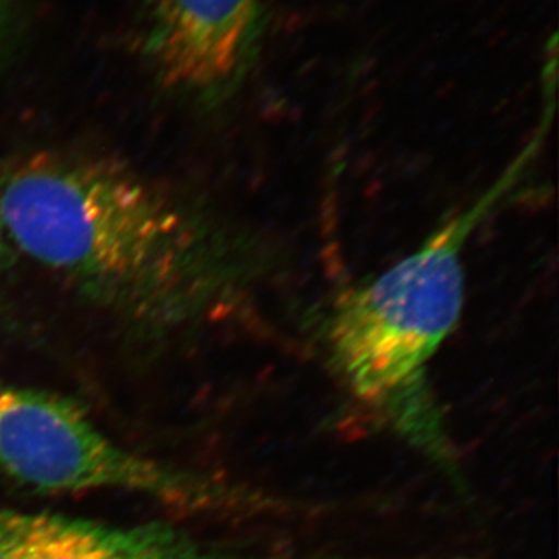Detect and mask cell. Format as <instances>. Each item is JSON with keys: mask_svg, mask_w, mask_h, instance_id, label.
Listing matches in <instances>:
<instances>
[{"mask_svg": "<svg viewBox=\"0 0 559 559\" xmlns=\"http://www.w3.org/2000/svg\"><path fill=\"white\" fill-rule=\"evenodd\" d=\"M261 31L260 0H150L151 60L168 86H223L245 68Z\"/></svg>", "mask_w": 559, "mask_h": 559, "instance_id": "277c9868", "label": "cell"}, {"mask_svg": "<svg viewBox=\"0 0 559 559\" xmlns=\"http://www.w3.org/2000/svg\"><path fill=\"white\" fill-rule=\"evenodd\" d=\"M0 473L46 492L121 491L210 510L218 485L110 439L73 401L0 381Z\"/></svg>", "mask_w": 559, "mask_h": 559, "instance_id": "3957f363", "label": "cell"}, {"mask_svg": "<svg viewBox=\"0 0 559 559\" xmlns=\"http://www.w3.org/2000/svg\"><path fill=\"white\" fill-rule=\"evenodd\" d=\"M27 559H252L170 522L117 525L36 513Z\"/></svg>", "mask_w": 559, "mask_h": 559, "instance_id": "5b68a950", "label": "cell"}, {"mask_svg": "<svg viewBox=\"0 0 559 559\" xmlns=\"http://www.w3.org/2000/svg\"><path fill=\"white\" fill-rule=\"evenodd\" d=\"M9 234H7L5 224H3L2 215H0V267H2L3 260H5L7 241H9Z\"/></svg>", "mask_w": 559, "mask_h": 559, "instance_id": "52a82bcc", "label": "cell"}, {"mask_svg": "<svg viewBox=\"0 0 559 559\" xmlns=\"http://www.w3.org/2000/svg\"><path fill=\"white\" fill-rule=\"evenodd\" d=\"M36 513L0 510V559H27Z\"/></svg>", "mask_w": 559, "mask_h": 559, "instance_id": "8992f818", "label": "cell"}, {"mask_svg": "<svg viewBox=\"0 0 559 559\" xmlns=\"http://www.w3.org/2000/svg\"><path fill=\"white\" fill-rule=\"evenodd\" d=\"M0 215L28 259L135 311L179 307L207 278L200 226L112 162L64 153L25 157L0 178Z\"/></svg>", "mask_w": 559, "mask_h": 559, "instance_id": "6da1fadb", "label": "cell"}, {"mask_svg": "<svg viewBox=\"0 0 559 559\" xmlns=\"http://www.w3.org/2000/svg\"><path fill=\"white\" fill-rule=\"evenodd\" d=\"M535 146L414 253L367 285L345 290L334 304L326 326L331 359L360 399L403 425L432 423L425 374L462 314L466 242L514 189Z\"/></svg>", "mask_w": 559, "mask_h": 559, "instance_id": "7a4b0ae2", "label": "cell"}]
</instances>
